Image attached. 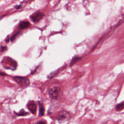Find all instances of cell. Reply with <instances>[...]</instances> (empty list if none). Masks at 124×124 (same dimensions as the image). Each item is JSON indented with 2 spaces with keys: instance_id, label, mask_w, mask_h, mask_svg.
<instances>
[{
  "instance_id": "cell-1",
  "label": "cell",
  "mask_w": 124,
  "mask_h": 124,
  "mask_svg": "<svg viewBox=\"0 0 124 124\" xmlns=\"http://www.w3.org/2000/svg\"><path fill=\"white\" fill-rule=\"evenodd\" d=\"M15 80L21 86L26 87L30 84V80L28 78L21 77H14Z\"/></svg>"
},
{
  "instance_id": "cell-2",
  "label": "cell",
  "mask_w": 124,
  "mask_h": 124,
  "mask_svg": "<svg viewBox=\"0 0 124 124\" xmlns=\"http://www.w3.org/2000/svg\"><path fill=\"white\" fill-rule=\"evenodd\" d=\"M61 92V88L59 87L54 86L51 87L49 90V94L50 96L53 99H57Z\"/></svg>"
},
{
  "instance_id": "cell-3",
  "label": "cell",
  "mask_w": 124,
  "mask_h": 124,
  "mask_svg": "<svg viewBox=\"0 0 124 124\" xmlns=\"http://www.w3.org/2000/svg\"><path fill=\"white\" fill-rule=\"evenodd\" d=\"M44 16V14L39 11L34 13L30 16V18L32 22L36 23L39 22L43 17Z\"/></svg>"
},
{
  "instance_id": "cell-4",
  "label": "cell",
  "mask_w": 124,
  "mask_h": 124,
  "mask_svg": "<svg viewBox=\"0 0 124 124\" xmlns=\"http://www.w3.org/2000/svg\"><path fill=\"white\" fill-rule=\"evenodd\" d=\"M27 107L32 113L35 114L36 113L37 110V106L35 103H34L33 102H30L28 104Z\"/></svg>"
},
{
  "instance_id": "cell-5",
  "label": "cell",
  "mask_w": 124,
  "mask_h": 124,
  "mask_svg": "<svg viewBox=\"0 0 124 124\" xmlns=\"http://www.w3.org/2000/svg\"><path fill=\"white\" fill-rule=\"evenodd\" d=\"M69 118V114L65 111H62L58 116V120L60 121H62L68 119Z\"/></svg>"
},
{
  "instance_id": "cell-6",
  "label": "cell",
  "mask_w": 124,
  "mask_h": 124,
  "mask_svg": "<svg viewBox=\"0 0 124 124\" xmlns=\"http://www.w3.org/2000/svg\"><path fill=\"white\" fill-rule=\"evenodd\" d=\"M30 26V23L27 21H22L20 22L18 25V29L19 30H23L28 28Z\"/></svg>"
},
{
  "instance_id": "cell-7",
  "label": "cell",
  "mask_w": 124,
  "mask_h": 124,
  "mask_svg": "<svg viewBox=\"0 0 124 124\" xmlns=\"http://www.w3.org/2000/svg\"><path fill=\"white\" fill-rule=\"evenodd\" d=\"M38 105H39V116L41 117L44 114L45 108L43 105L40 102H38Z\"/></svg>"
},
{
  "instance_id": "cell-8",
  "label": "cell",
  "mask_w": 124,
  "mask_h": 124,
  "mask_svg": "<svg viewBox=\"0 0 124 124\" xmlns=\"http://www.w3.org/2000/svg\"><path fill=\"white\" fill-rule=\"evenodd\" d=\"M81 59V57H79L78 56H76L75 57H74L72 60H71L70 63V66H71L72 65H73V64H74L76 62H77L78 61H79L80 59Z\"/></svg>"
},
{
  "instance_id": "cell-9",
  "label": "cell",
  "mask_w": 124,
  "mask_h": 124,
  "mask_svg": "<svg viewBox=\"0 0 124 124\" xmlns=\"http://www.w3.org/2000/svg\"><path fill=\"white\" fill-rule=\"evenodd\" d=\"M124 102H122V103L118 104L116 107V110L117 111H121V110L123 109L124 108Z\"/></svg>"
},
{
  "instance_id": "cell-10",
  "label": "cell",
  "mask_w": 124,
  "mask_h": 124,
  "mask_svg": "<svg viewBox=\"0 0 124 124\" xmlns=\"http://www.w3.org/2000/svg\"><path fill=\"white\" fill-rule=\"evenodd\" d=\"M27 114H28V113H27V112H25L24 110H22L20 111V112H19L18 113H17V115L21 116V115H26Z\"/></svg>"
},
{
  "instance_id": "cell-11",
  "label": "cell",
  "mask_w": 124,
  "mask_h": 124,
  "mask_svg": "<svg viewBox=\"0 0 124 124\" xmlns=\"http://www.w3.org/2000/svg\"><path fill=\"white\" fill-rule=\"evenodd\" d=\"M18 33H16V34H15L14 35H13L11 37V41H13L14 40H15V39L16 38V36H17V35H18Z\"/></svg>"
},
{
  "instance_id": "cell-12",
  "label": "cell",
  "mask_w": 124,
  "mask_h": 124,
  "mask_svg": "<svg viewBox=\"0 0 124 124\" xmlns=\"http://www.w3.org/2000/svg\"><path fill=\"white\" fill-rule=\"evenodd\" d=\"M37 124H46V123L43 121H40L38 122Z\"/></svg>"
}]
</instances>
